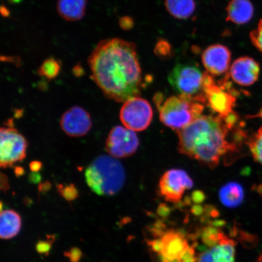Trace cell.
I'll return each mask as SVG.
<instances>
[{"instance_id": "cell-29", "label": "cell", "mask_w": 262, "mask_h": 262, "mask_svg": "<svg viewBox=\"0 0 262 262\" xmlns=\"http://www.w3.org/2000/svg\"><path fill=\"white\" fill-rule=\"evenodd\" d=\"M119 26L124 31H129L134 26V19L128 16H124L119 19Z\"/></svg>"}, {"instance_id": "cell-10", "label": "cell", "mask_w": 262, "mask_h": 262, "mask_svg": "<svg viewBox=\"0 0 262 262\" xmlns=\"http://www.w3.org/2000/svg\"><path fill=\"white\" fill-rule=\"evenodd\" d=\"M106 149L114 158H126L138 149L139 139L135 131L117 126L110 131L106 141Z\"/></svg>"}, {"instance_id": "cell-3", "label": "cell", "mask_w": 262, "mask_h": 262, "mask_svg": "<svg viewBox=\"0 0 262 262\" xmlns=\"http://www.w3.org/2000/svg\"><path fill=\"white\" fill-rule=\"evenodd\" d=\"M85 179L88 186L96 194L113 196L122 189L126 176L119 160L103 155L97 157L88 167Z\"/></svg>"}, {"instance_id": "cell-5", "label": "cell", "mask_w": 262, "mask_h": 262, "mask_svg": "<svg viewBox=\"0 0 262 262\" xmlns=\"http://www.w3.org/2000/svg\"><path fill=\"white\" fill-rule=\"evenodd\" d=\"M204 74L193 63H178L169 74L168 81L179 96L205 103Z\"/></svg>"}, {"instance_id": "cell-28", "label": "cell", "mask_w": 262, "mask_h": 262, "mask_svg": "<svg viewBox=\"0 0 262 262\" xmlns=\"http://www.w3.org/2000/svg\"><path fill=\"white\" fill-rule=\"evenodd\" d=\"M64 255L70 262H79L83 257V252L79 248L72 247L70 250L64 252Z\"/></svg>"}, {"instance_id": "cell-9", "label": "cell", "mask_w": 262, "mask_h": 262, "mask_svg": "<svg viewBox=\"0 0 262 262\" xmlns=\"http://www.w3.org/2000/svg\"><path fill=\"white\" fill-rule=\"evenodd\" d=\"M194 185L192 180L184 170L169 169L160 179L159 190L160 195L166 201L178 203L186 191Z\"/></svg>"}, {"instance_id": "cell-1", "label": "cell", "mask_w": 262, "mask_h": 262, "mask_svg": "<svg viewBox=\"0 0 262 262\" xmlns=\"http://www.w3.org/2000/svg\"><path fill=\"white\" fill-rule=\"evenodd\" d=\"M91 77L104 96L117 102L139 97L142 70L134 42L114 38L101 40L88 58Z\"/></svg>"}, {"instance_id": "cell-23", "label": "cell", "mask_w": 262, "mask_h": 262, "mask_svg": "<svg viewBox=\"0 0 262 262\" xmlns=\"http://www.w3.org/2000/svg\"><path fill=\"white\" fill-rule=\"evenodd\" d=\"M225 237L220 229L214 226L204 228L202 233V240L208 248L212 247Z\"/></svg>"}, {"instance_id": "cell-32", "label": "cell", "mask_w": 262, "mask_h": 262, "mask_svg": "<svg viewBox=\"0 0 262 262\" xmlns=\"http://www.w3.org/2000/svg\"><path fill=\"white\" fill-rule=\"evenodd\" d=\"M4 174H2L1 178V189L6 192L9 189L8 179Z\"/></svg>"}, {"instance_id": "cell-15", "label": "cell", "mask_w": 262, "mask_h": 262, "mask_svg": "<svg viewBox=\"0 0 262 262\" xmlns=\"http://www.w3.org/2000/svg\"><path fill=\"white\" fill-rule=\"evenodd\" d=\"M235 247L236 242L225 235L217 244L200 254L198 262H236Z\"/></svg>"}, {"instance_id": "cell-36", "label": "cell", "mask_w": 262, "mask_h": 262, "mask_svg": "<svg viewBox=\"0 0 262 262\" xmlns=\"http://www.w3.org/2000/svg\"><path fill=\"white\" fill-rule=\"evenodd\" d=\"M169 208L167 207V206L165 205H161L159 206V214L160 215H166L167 214L169 213Z\"/></svg>"}, {"instance_id": "cell-34", "label": "cell", "mask_w": 262, "mask_h": 262, "mask_svg": "<svg viewBox=\"0 0 262 262\" xmlns=\"http://www.w3.org/2000/svg\"><path fill=\"white\" fill-rule=\"evenodd\" d=\"M39 192L40 193H45L49 191L51 188V184L50 183L47 182L43 184H40L39 186Z\"/></svg>"}, {"instance_id": "cell-21", "label": "cell", "mask_w": 262, "mask_h": 262, "mask_svg": "<svg viewBox=\"0 0 262 262\" xmlns=\"http://www.w3.org/2000/svg\"><path fill=\"white\" fill-rule=\"evenodd\" d=\"M61 68V64L60 61L54 58H48L46 59L39 67L38 73L40 76L44 77L48 80H52L58 76Z\"/></svg>"}, {"instance_id": "cell-17", "label": "cell", "mask_w": 262, "mask_h": 262, "mask_svg": "<svg viewBox=\"0 0 262 262\" xmlns=\"http://www.w3.org/2000/svg\"><path fill=\"white\" fill-rule=\"evenodd\" d=\"M87 0H58V15L66 21L81 20L86 13Z\"/></svg>"}, {"instance_id": "cell-40", "label": "cell", "mask_w": 262, "mask_h": 262, "mask_svg": "<svg viewBox=\"0 0 262 262\" xmlns=\"http://www.w3.org/2000/svg\"><path fill=\"white\" fill-rule=\"evenodd\" d=\"M256 262H262V253L260 255V256L258 257Z\"/></svg>"}, {"instance_id": "cell-12", "label": "cell", "mask_w": 262, "mask_h": 262, "mask_svg": "<svg viewBox=\"0 0 262 262\" xmlns=\"http://www.w3.org/2000/svg\"><path fill=\"white\" fill-rule=\"evenodd\" d=\"M160 251L159 254L163 262H180L189 247L185 235L175 230L165 232L159 238Z\"/></svg>"}, {"instance_id": "cell-35", "label": "cell", "mask_w": 262, "mask_h": 262, "mask_svg": "<svg viewBox=\"0 0 262 262\" xmlns=\"http://www.w3.org/2000/svg\"><path fill=\"white\" fill-rule=\"evenodd\" d=\"M204 208L202 207V206L199 205H195L193 206L192 208V212L193 214L196 215H199L202 214L203 211H204Z\"/></svg>"}, {"instance_id": "cell-18", "label": "cell", "mask_w": 262, "mask_h": 262, "mask_svg": "<svg viewBox=\"0 0 262 262\" xmlns=\"http://www.w3.org/2000/svg\"><path fill=\"white\" fill-rule=\"evenodd\" d=\"M21 218L18 213L12 209L1 212L0 216V237L9 240L16 236L20 231Z\"/></svg>"}, {"instance_id": "cell-7", "label": "cell", "mask_w": 262, "mask_h": 262, "mask_svg": "<svg viewBox=\"0 0 262 262\" xmlns=\"http://www.w3.org/2000/svg\"><path fill=\"white\" fill-rule=\"evenodd\" d=\"M153 111L145 99L133 97L123 104L120 113V119L126 128L134 131H143L152 122Z\"/></svg>"}, {"instance_id": "cell-11", "label": "cell", "mask_w": 262, "mask_h": 262, "mask_svg": "<svg viewBox=\"0 0 262 262\" xmlns=\"http://www.w3.org/2000/svg\"><path fill=\"white\" fill-rule=\"evenodd\" d=\"M92 125L90 114L80 106L71 107L61 118V129L70 137H80L86 135Z\"/></svg>"}, {"instance_id": "cell-24", "label": "cell", "mask_w": 262, "mask_h": 262, "mask_svg": "<svg viewBox=\"0 0 262 262\" xmlns=\"http://www.w3.org/2000/svg\"><path fill=\"white\" fill-rule=\"evenodd\" d=\"M56 187L59 194L70 204L79 196L78 189L74 184H58Z\"/></svg>"}, {"instance_id": "cell-6", "label": "cell", "mask_w": 262, "mask_h": 262, "mask_svg": "<svg viewBox=\"0 0 262 262\" xmlns=\"http://www.w3.org/2000/svg\"><path fill=\"white\" fill-rule=\"evenodd\" d=\"M0 165L3 168H11L26 158L28 142L14 127H2L0 130Z\"/></svg>"}, {"instance_id": "cell-27", "label": "cell", "mask_w": 262, "mask_h": 262, "mask_svg": "<svg viewBox=\"0 0 262 262\" xmlns=\"http://www.w3.org/2000/svg\"><path fill=\"white\" fill-rule=\"evenodd\" d=\"M252 43L262 53V19L257 25L256 29L250 32Z\"/></svg>"}, {"instance_id": "cell-8", "label": "cell", "mask_w": 262, "mask_h": 262, "mask_svg": "<svg viewBox=\"0 0 262 262\" xmlns=\"http://www.w3.org/2000/svg\"><path fill=\"white\" fill-rule=\"evenodd\" d=\"M225 88L216 84L212 75L204 74V96L205 103L218 116L225 117L233 112L235 98Z\"/></svg>"}, {"instance_id": "cell-14", "label": "cell", "mask_w": 262, "mask_h": 262, "mask_svg": "<svg viewBox=\"0 0 262 262\" xmlns=\"http://www.w3.org/2000/svg\"><path fill=\"white\" fill-rule=\"evenodd\" d=\"M260 65L250 57H242L232 64L229 77L235 83L242 86H249L256 82L259 77Z\"/></svg>"}, {"instance_id": "cell-26", "label": "cell", "mask_w": 262, "mask_h": 262, "mask_svg": "<svg viewBox=\"0 0 262 262\" xmlns=\"http://www.w3.org/2000/svg\"><path fill=\"white\" fill-rule=\"evenodd\" d=\"M155 54L161 59H168L173 55V49L168 41L161 39L156 45Z\"/></svg>"}, {"instance_id": "cell-25", "label": "cell", "mask_w": 262, "mask_h": 262, "mask_svg": "<svg viewBox=\"0 0 262 262\" xmlns=\"http://www.w3.org/2000/svg\"><path fill=\"white\" fill-rule=\"evenodd\" d=\"M54 235H47V240H39L35 245V250L41 256L47 257L50 253L52 245L55 241Z\"/></svg>"}, {"instance_id": "cell-4", "label": "cell", "mask_w": 262, "mask_h": 262, "mask_svg": "<svg viewBox=\"0 0 262 262\" xmlns=\"http://www.w3.org/2000/svg\"><path fill=\"white\" fill-rule=\"evenodd\" d=\"M162 94H157L155 103L160 120L167 127L177 131L184 128L202 116L204 106L201 103L181 96H171L163 101Z\"/></svg>"}, {"instance_id": "cell-31", "label": "cell", "mask_w": 262, "mask_h": 262, "mask_svg": "<svg viewBox=\"0 0 262 262\" xmlns=\"http://www.w3.org/2000/svg\"><path fill=\"white\" fill-rule=\"evenodd\" d=\"M191 199L195 204L199 205L205 201V195L204 192L201 191H196L192 193Z\"/></svg>"}, {"instance_id": "cell-33", "label": "cell", "mask_w": 262, "mask_h": 262, "mask_svg": "<svg viewBox=\"0 0 262 262\" xmlns=\"http://www.w3.org/2000/svg\"><path fill=\"white\" fill-rule=\"evenodd\" d=\"M41 166V163L38 161H34L30 164L31 171L34 172L40 171Z\"/></svg>"}, {"instance_id": "cell-20", "label": "cell", "mask_w": 262, "mask_h": 262, "mask_svg": "<svg viewBox=\"0 0 262 262\" xmlns=\"http://www.w3.org/2000/svg\"><path fill=\"white\" fill-rule=\"evenodd\" d=\"M165 7L173 17L186 19L194 14L195 3L194 0H165Z\"/></svg>"}, {"instance_id": "cell-19", "label": "cell", "mask_w": 262, "mask_h": 262, "mask_svg": "<svg viewBox=\"0 0 262 262\" xmlns=\"http://www.w3.org/2000/svg\"><path fill=\"white\" fill-rule=\"evenodd\" d=\"M244 190L242 186L234 182H229L219 190V196L226 207L235 208L240 206L244 200Z\"/></svg>"}, {"instance_id": "cell-38", "label": "cell", "mask_w": 262, "mask_h": 262, "mask_svg": "<svg viewBox=\"0 0 262 262\" xmlns=\"http://www.w3.org/2000/svg\"><path fill=\"white\" fill-rule=\"evenodd\" d=\"M3 11H4V12L2 13V15L5 16V17H7V16H8L10 14L9 10L6 7L3 9V6H2L1 12Z\"/></svg>"}, {"instance_id": "cell-39", "label": "cell", "mask_w": 262, "mask_h": 262, "mask_svg": "<svg viewBox=\"0 0 262 262\" xmlns=\"http://www.w3.org/2000/svg\"><path fill=\"white\" fill-rule=\"evenodd\" d=\"M10 3H13V4H16L21 1V0H8Z\"/></svg>"}, {"instance_id": "cell-16", "label": "cell", "mask_w": 262, "mask_h": 262, "mask_svg": "<svg viewBox=\"0 0 262 262\" xmlns=\"http://www.w3.org/2000/svg\"><path fill=\"white\" fill-rule=\"evenodd\" d=\"M226 11L227 21L242 25L248 24L253 17L254 9L250 0H231Z\"/></svg>"}, {"instance_id": "cell-30", "label": "cell", "mask_w": 262, "mask_h": 262, "mask_svg": "<svg viewBox=\"0 0 262 262\" xmlns=\"http://www.w3.org/2000/svg\"><path fill=\"white\" fill-rule=\"evenodd\" d=\"M180 262H198V257H195L194 249L190 248L183 255Z\"/></svg>"}, {"instance_id": "cell-22", "label": "cell", "mask_w": 262, "mask_h": 262, "mask_svg": "<svg viewBox=\"0 0 262 262\" xmlns=\"http://www.w3.org/2000/svg\"><path fill=\"white\" fill-rule=\"evenodd\" d=\"M248 145L255 161L262 165V126L250 137Z\"/></svg>"}, {"instance_id": "cell-2", "label": "cell", "mask_w": 262, "mask_h": 262, "mask_svg": "<svg viewBox=\"0 0 262 262\" xmlns=\"http://www.w3.org/2000/svg\"><path fill=\"white\" fill-rule=\"evenodd\" d=\"M231 129L222 116L202 115L184 128L177 131L179 151L215 168L224 156L236 150V145L228 139Z\"/></svg>"}, {"instance_id": "cell-13", "label": "cell", "mask_w": 262, "mask_h": 262, "mask_svg": "<svg viewBox=\"0 0 262 262\" xmlns=\"http://www.w3.org/2000/svg\"><path fill=\"white\" fill-rule=\"evenodd\" d=\"M231 61V51L221 44L209 46L202 54V62L206 71L215 76L227 73Z\"/></svg>"}, {"instance_id": "cell-37", "label": "cell", "mask_w": 262, "mask_h": 262, "mask_svg": "<svg viewBox=\"0 0 262 262\" xmlns=\"http://www.w3.org/2000/svg\"><path fill=\"white\" fill-rule=\"evenodd\" d=\"M40 180L41 178L40 176H38V174H35L34 173V174L31 175L30 178H29V181L33 183H37L40 182Z\"/></svg>"}]
</instances>
